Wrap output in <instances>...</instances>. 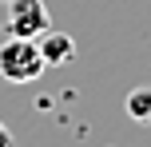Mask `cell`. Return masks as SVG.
Listing matches in <instances>:
<instances>
[{"instance_id": "6da1fadb", "label": "cell", "mask_w": 151, "mask_h": 147, "mask_svg": "<svg viewBox=\"0 0 151 147\" xmlns=\"http://www.w3.org/2000/svg\"><path fill=\"white\" fill-rule=\"evenodd\" d=\"M44 56H40L36 40H24V36H12L0 44V76L8 80V84H32V80H40V72H44Z\"/></svg>"}, {"instance_id": "8992f818", "label": "cell", "mask_w": 151, "mask_h": 147, "mask_svg": "<svg viewBox=\"0 0 151 147\" xmlns=\"http://www.w3.org/2000/svg\"><path fill=\"white\" fill-rule=\"evenodd\" d=\"M4 4H8V0H4Z\"/></svg>"}, {"instance_id": "3957f363", "label": "cell", "mask_w": 151, "mask_h": 147, "mask_svg": "<svg viewBox=\"0 0 151 147\" xmlns=\"http://www.w3.org/2000/svg\"><path fill=\"white\" fill-rule=\"evenodd\" d=\"M36 48H40V56H44L48 68H64V64L76 60V40L68 36V32H56V28L40 32V36H36Z\"/></svg>"}, {"instance_id": "277c9868", "label": "cell", "mask_w": 151, "mask_h": 147, "mask_svg": "<svg viewBox=\"0 0 151 147\" xmlns=\"http://www.w3.org/2000/svg\"><path fill=\"white\" fill-rule=\"evenodd\" d=\"M123 111H127L135 123H147V127H151V84L135 87V92H127V103H123Z\"/></svg>"}, {"instance_id": "5b68a950", "label": "cell", "mask_w": 151, "mask_h": 147, "mask_svg": "<svg viewBox=\"0 0 151 147\" xmlns=\"http://www.w3.org/2000/svg\"><path fill=\"white\" fill-rule=\"evenodd\" d=\"M0 147H12V131H8L4 123H0Z\"/></svg>"}, {"instance_id": "7a4b0ae2", "label": "cell", "mask_w": 151, "mask_h": 147, "mask_svg": "<svg viewBox=\"0 0 151 147\" xmlns=\"http://www.w3.org/2000/svg\"><path fill=\"white\" fill-rule=\"evenodd\" d=\"M52 28L44 0H8V32L24 40H36L40 32Z\"/></svg>"}]
</instances>
